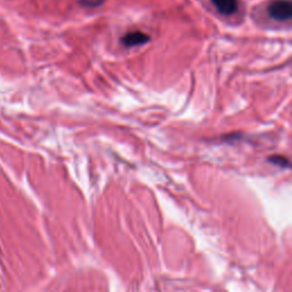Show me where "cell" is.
Segmentation results:
<instances>
[{
    "label": "cell",
    "mask_w": 292,
    "mask_h": 292,
    "mask_svg": "<svg viewBox=\"0 0 292 292\" xmlns=\"http://www.w3.org/2000/svg\"><path fill=\"white\" fill-rule=\"evenodd\" d=\"M269 15L276 21H288L292 16V6L289 0H275L269 6Z\"/></svg>",
    "instance_id": "cell-1"
},
{
    "label": "cell",
    "mask_w": 292,
    "mask_h": 292,
    "mask_svg": "<svg viewBox=\"0 0 292 292\" xmlns=\"http://www.w3.org/2000/svg\"><path fill=\"white\" fill-rule=\"evenodd\" d=\"M149 40H150L149 34L144 33L142 31H133V32L126 33L121 39L122 44L125 45L126 47L139 46V45L146 44Z\"/></svg>",
    "instance_id": "cell-2"
},
{
    "label": "cell",
    "mask_w": 292,
    "mask_h": 292,
    "mask_svg": "<svg viewBox=\"0 0 292 292\" xmlns=\"http://www.w3.org/2000/svg\"><path fill=\"white\" fill-rule=\"evenodd\" d=\"M212 3L223 15H233L238 10V0H212Z\"/></svg>",
    "instance_id": "cell-3"
},
{
    "label": "cell",
    "mask_w": 292,
    "mask_h": 292,
    "mask_svg": "<svg viewBox=\"0 0 292 292\" xmlns=\"http://www.w3.org/2000/svg\"><path fill=\"white\" fill-rule=\"evenodd\" d=\"M270 161L274 164H277L280 167H289V161L282 156H274L270 157Z\"/></svg>",
    "instance_id": "cell-4"
}]
</instances>
